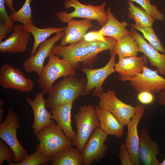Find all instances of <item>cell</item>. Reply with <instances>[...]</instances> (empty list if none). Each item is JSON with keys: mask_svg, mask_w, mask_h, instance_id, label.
<instances>
[{"mask_svg": "<svg viewBox=\"0 0 165 165\" xmlns=\"http://www.w3.org/2000/svg\"><path fill=\"white\" fill-rule=\"evenodd\" d=\"M50 161V157L45 156L36 150L21 162L17 163L11 162L8 164L9 165H43L47 164Z\"/></svg>", "mask_w": 165, "mask_h": 165, "instance_id": "f546056e", "label": "cell"}, {"mask_svg": "<svg viewBox=\"0 0 165 165\" xmlns=\"http://www.w3.org/2000/svg\"><path fill=\"white\" fill-rule=\"evenodd\" d=\"M112 50L118 55L119 59L137 56L140 52L137 42L130 34L125 35L116 41Z\"/></svg>", "mask_w": 165, "mask_h": 165, "instance_id": "d4e9b609", "label": "cell"}, {"mask_svg": "<svg viewBox=\"0 0 165 165\" xmlns=\"http://www.w3.org/2000/svg\"><path fill=\"white\" fill-rule=\"evenodd\" d=\"M48 58V61L37 80L44 94L48 93L57 79L61 77L75 76L76 73V68L63 58H60L52 53Z\"/></svg>", "mask_w": 165, "mask_h": 165, "instance_id": "8992f818", "label": "cell"}, {"mask_svg": "<svg viewBox=\"0 0 165 165\" xmlns=\"http://www.w3.org/2000/svg\"><path fill=\"white\" fill-rule=\"evenodd\" d=\"M25 31L28 33L32 34L34 37V42L32 48L30 57L34 56L37 51L39 45L44 42L51 35L57 33L64 31L66 27L59 28H39L34 24H22Z\"/></svg>", "mask_w": 165, "mask_h": 165, "instance_id": "cb8c5ba5", "label": "cell"}, {"mask_svg": "<svg viewBox=\"0 0 165 165\" xmlns=\"http://www.w3.org/2000/svg\"><path fill=\"white\" fill-rule=\"evenodd\" d=\"M159 165H165V159L161 163H160Z\"/></svg>", "mask_w": 165, "mask_h": 165, "instance_id": "60d3db41", "label": "cell"}, {"mask_svg": "<svg viewBox=\"0 0 165 165\" xmlns=\"http://www.w3.org/2000/svg\"><path fill=\"white\" fill-rule=\"evenodd\" d=\"M3 105H0V124L2 123V116L3 113L4 112Z\"/></svg>", "mask_w": 165, "mask_h": 165, "instance_id": "ab89813d", "label": "cell"}, {"mask_svg": "<svg viewBox=\"0 0 165 165\" xmlns=\"http://www.w3.org/2000/svg\"><path fill=\"white\" fill-rule=\"evenodd\" d=\"M111 56L107 64L104 67L97 69H92L86 67L81 69L86 74V84L82 96L88 95L93 91L92 95L94 97H98L103 93V83L108 77L116 72V54L112 50H110Z\"/></svg>", "mask_w": 165, "mask_h": 165, "instance_id": "ba28073f", "label": "cell"}, {"mask_svg": "<svg viewBox=\"0 0 165 165\" xmlns=\"http://www.w3.org/2000/svg\"><path fill=\"white\" fill-rule=\"evenodd\" d=\"M107 37L104 36L100 32L99 30L92 31L87 33L82 40L87 41H105Z\"/></svg>", "mask_w": 165, "mask_h": 165, "instance_id": "e575fe53", "label": "cell"}, {"mask_svg": "<svg viewBox=\"0 0 165 165\" xmlns=\"http://www.w3.org/2000/svg\"><path fill=\"white\" fill-rule=\"evenodd\" d=\"M99 105L102 108L110 112L123 126L134 116L136 106L127 104L116 96V91L108 90L100 95Z\"/></svg>", "mask_w": 165, "mask_h": 165, "instance_id": "30bf717a", "label": "cell"}, {"mask_svg": "<svg viewBox=\"0 0 165 165\" xmlns=\"http://www.w3.org/2000/svg\"><path fill=\"white\" fill-rule=\"evenodd\" d=\"M106 12L108 20L106 24L99 30L100 33L104 37H111L116 41L123 36L130 34V32L126 28L128 24L126 22L119 21L115 17L111 11V8L108 7Z\"/></svg>", "mask_w": 165, "mask_h": 165, "instance_id": "603a6c76", "label": "cell"}, {"mask_svg": "<svg viewBox=\"0 0 165 165\" xmlns=\"http://www.w3.org/2000/svg\"><path fill=\"white\" fill-rule=\"evenodd\" d=\"M130 31L138 44L140 52L147 57L151 65L157 68L160 75L165 76V53L153 48L133 28H131Z\"/></svg>", "mask_w": 165, "mask_h": 165, "instance_id": "e0dca14e", "label": "cell"}, {"mask_svg": "<svg viewBox=\"0 0 165 165\" xmlns=\"http://www.w3.org/2000/svg\"><path fill=\"white\" fill-rule=\"evenodd\" d=\"M32 1V0H25L24 4L20 10L9 15L11 20L13 22H19L22 24H34L31 7Z\"/></svg>", "mask_w": 165, "mask_h": 165, "instance_id": "f1b7e54d", "label": "cell"}, {"mask_svg": "<svg viewBox=\"0 0 165 165\" xmlns=\"http://www.w3.org/2000/svg\"><path fill=\"white\" fill-rule=\"evenodd\" d=\"M51 165H83L81 153L72 146L50 157Z\"/></svg>", "mask_w": 165, "mask_h": 165, "instance_id": "484cf974", "label": "cell"}, {"mask_svg": "<svg viewBox=\"0 0 165 165\" xmlns=\"http://www.w3.org/2000/svg\"><path fill=\"white\" fill-rule=\"evenodd\" d=\"M2 139H0V165L5 161L8 163L14 162L15 155L12 149Z\"/></svg>", "mask_w": 165, "mask_h": 165, "instance_id": "1f68e13d", "label": "cell"}, {"mask_svg": "<svg viewBox=\"0 0 165 165\" xmlns=\"http://www.w3.org/2000/svg\"><path fill=\"white\" fill-rule=\"evenodd\" d=\"M73 101H70L51 109L52 119L63 131L66 137L73 143L76 136V132L72 129L71 124V111Z\"/></svg>", "mask_w": 165, "mask_h": 165, "instance_id": "ffe728a7", "label": "cell"}, {"mask_svg": "<svg viewBox=\"0 0 165 165\" xmlns=\"http://www.w3.org/2000/svg\"><path fill=\"white\" fill-rule=\"evenodd\" d=\"M67 23L61 46L74 44L82 40L88 30L93 26L90 20L87 19L80 20L72 19Z\"/></svg>", "mask_w": 165, "mask_h": 165, "instance_id": "d6986e66", "label": "cell"}, {"mask_svg": "<svg viewBox=\"0 0 165 165\" xmlns=\"http://www.w3.org/2000/svg\"><path fill=\"white\" fill-rule=\"evenodd\" d=\"M139 4L142 8L155 20L163 21L165 20L164 15L158 9L156 5L151 4L150 0H130Z\"/></svg>", "mask_w": 165, "mask_h": 165, "instance_id": "4dcf8cb0", "label": "cell"}, {"mask_svg": "<svg viewBox=\"0 0 165 165\" xmlns=\"http://www.w3.org/2000/svg\"><path fill=\"white\" fill-rule=\"evenodd\" d=\"M116 40L107 37L105 41H87L83 40L73 44L62 46L54 45L51 53L60 56L72 66L77 68L81 63L89 66L94 62L98 54L104 51L113 49Z\"/></svg>", "mask_w": 165, "mask_h": 165, "instance_id": "6da1fadb", "label": "cell"}, {"mask_svg": "<svg viewBox=\"0 0 165 165\" xmlns=\"http://www.w3.org/2000/svg\"><path fill=\"white\" fill-rule=\"evenodd\" d=\"M87 83L86 79L75 76L63 77L48 92L45 100L47 109L70 102H74L82 96Z\"/></svg>", "mask_w": 165, "mask_h": 165, "instance_id": "7a4b0ae2", "label": "cell"}, {"mask_svg": "<svg viewBox=\"0 0 165 165\" xmlns=\"http://www.w3.org/2000/svg\"><path fill=\"white\" fill-rule=\"evenodd\" d=\"M44 94L42 91L36 94L34 99L26 97L28 104L33 112L34 119L31 127L35 134L50 124L53 120L51 111H47L46 105Z\"/></svg>", "mask_w": 165, "mask_h": 165, "instance_id": "9a60e30c", "label": "cell"}, {"mask_svg": "<svg viewBox=\"0 0 165 165\" xmlns=\"http://www.w3.org/2000/svg\"><path fill=\"white\" fill-rule=\"evenodd\" d=\"M118 155L120 161L121 165H134L131 154L124 143H122L120 144Z\"/></svg>", "mask_w": 165, "mask_h": 165, "instance_id": "d6a6232c", "label": "cell"}, {"mask_svg": "<svg viewBox=\"0 0 165 165\" xmlns=\"http://www.w3.org/2000/svg\"><path fill=\"white\" fill-rule=\"evenodd\" d=\"M129 6L128 17L134 20L135 24L143 27L152 26L155 20L148 14L142 8L136 6L130 0H127Z\"/></svg>", "mask_w": 165, "mask_h": 165, "instance_id": "4316f807", "label": "cell"}, {"mask_svg": "<svg viewBox=\"0 0 165 165\" xmlns=\"http://www.w3.org/2000/svg\"><path fill=\"white\" fill-rule=\"evenodd\" d=\"M158 94V103L165 106V88Z\"/></svg>", "mask_w": 165, "mask_h": 165, "instance_id": "74e56055", "label": "cell"}, {"mask_svg": "<svg viewBox=\"0 0 165 165\" xmlns=\"http://www.w3.org/2000/svg\"><path fill=\"white\" fill-rule=\"evenodd\" d=\"M64 34V31L57 33L41 43L35 55L29 57L23 62V66L25 71L28 73L34 72L39 76L44 67L45 60L51 53L55 43L62 38Z\"/></svg>", "mask_w": 165, "mask_h": 165, "instance_id": "4fadbf2b", "label": "cell"}, {"mask_svg": "<svg viewBox=\"0 0 165 165\" xmlns=\"http://www.w3.org/2000/svg\"><path fill=\"white\" fill-rule=\"evenodd\" d=\"M30 36V33L25 31L22 24L14 25L11 35L5 40L0 42V52H24L27 49Z\"/></svg>", "mask_w": 165, "mask_h": 165, "instance_id": "2e32d148", "label": "cell"}, {"mask_svg": "<svg viewBox=\"0 0 165 165\" xmlns=\"http://www.w3.org/2000/svg\"><path fill=\"white\" fill-rule=\"evenodd\" d=\"M108 135L99 127L94 130L81 153L83 165H90L104 157L108 148L105 142Z\"/></svg>", "mask_w": 165, "mask_h": 165, "instance_id": "7c38bea8", "label": "cell"}, {"mask_svg": "<svg viewBox=\"0 0 165 165\" xmlns=\"http://www.w3.org/2000/svg\"><path fill=\"white\" fill-rule=\"evenodd\" d=\"M34 82L25 77L19 69L6 63L0 68V85L4 88L10 89L23 93L32 90Z\"/></svg>", "mask_w": 165, "mask_h": 165, "instance_id": "8fae6325", "label": "cell"}, {"mask_svg": "<svg viewBox=\"0 0 165 165\" xmlns=\"http://www.w3.org/2000/svg\"><path fill=\"white\" fill-rule=\"evenodd\" d=\"M13 27L6 26L3 23L0 22V42L7 35L13 30Z\"/></svg>", "mask_w": 165, "mask_h": 165, "instance_id": "8d00e7d4", "label": "cell"}, {"mask_svg": "<svg viewBox=\"0 0 165 165\" xmlns=\"http://www.w3.org/2000/svg\"><path fill=\"white\" fill-rule=\"evenodd\" d=\"M134 116L128 122L127 135L124 142L130 152L134 165H140L139 157L140 137L138 127L139 122L144 115L145 108L142 104L137 105Z\"/></svg>", "mask_w": 165, "mask_h": 165, "instance_id": "5bb4252c", "label": "cell"}, {"mask_svg": "<svg viewBox=\"0 0 165 165\" xmlns=\"http://www.w3.org/2000/svg\"><path fill=\"white\" fill-rule=\"evenodd\" d=\"M64 5L65 8L73 7L74 10L70 13L61 11L54 13L62 23H67L74 18L79 17L95 20L103 27L107 21L108 15L105 9L106 5L105 2L98 6H94L90 4H83L77 0H65Z\"/></svg>", "mask_w": 165, "mask_h": 165, "instance_id": "277c9868", "label": "cell"}, {"mask_svg": "<svg viewBox=\"0 0 165 165\" xmlns=\"http://www.w3.org/2000/svg\"><path fill=\"white\" fill-rule=\"evenodd\" d=\"M137 98L141 103L144 105L152 103L155 99L153 94L147 91H143L138 93Z\"/></svg>", "mask_w": 165, "mask_h": 165, "instance_id": "d590c367", "label": "cell"}, {"mask_svg": "<svg viewBox=\"0 0 165 165\" xmlns=\"http://www.w3.org/2000/svg\"><path fill=\"white\" fill-rule=\"evenodd\" d=\"M20 127L17 113L12 108H9L4 121L0 124V138L13 150L15 155L14 162L16 163L22 162L28 155L17 138L16 131Z\"/></svg>", "mask_w": 165, "mask_h": 165, "instance_id": "52a82bcc", "label": "cell"}, {"mask_svg": "<svg viewBox=\"0 0 165 165\" xmlns=\"http://www.w3.org/2000/svg\"><path fill=\"white\" fill-rule=\"evenodd\" d=\"M159 74L157 69L153 70L145 66L141 74L131 77H120L118 79L123 82L129 81L130 86L138 93L147 91L159 94L165 88V79Z\"/></svg>", "mask_w": 165, "mask_h": 165, "instance_id": "9c48e42d", "label": "cell"}, {"mask_svg": "<svg viewBox=\"0 0 165 165\" xmlns=\"http://www.w3.org/2000/svg\"><path fill=\"white\" fill-rule=\"evenodd\" d=\"M74 116L76 127L75 138L72 143L80 153L91 135L100 127V122L95 107L90 104L81 106Z\"/></svg>", "mask_w": 165, "mask_h": 165, "instance_id": "5b68a950", "label": "cell"}, {"mask_svg": "<svg viewBox=\"0 0 165 165\" xmlns=\"http://www.w3.org/2000/svg\"><path fill=\"white\" fill-rule=\"evenodd\" d=\"M130 26L141 32L145 38L148 41L149 44L155 49L162 53H165V47L155 34L152 26L143 27L135 24H131Z\"/></svg>", "mask_w": 165, "mask_h": 165, "instance_id": "83f0119b", "label": "cell"}, {"mask_svg": "<svg viewBox=\"0 0 165 165\" xmlns=\"http://www.w3.org/2000/svg\"><path fill=\"white\" fill-rule=\"evenodd\" d=\"M139 157L143 165H159L157 158L159 154L157 143L152 140L147 129L144 128L140 134Z\"/></svg>", "mask_w": 165, "mask_h": 165, "instance_id": "ac0fdd59", "label": "cell"}, {"mask_svg": "<svg viewBox=\"0 0 165 165\" xmlns=\"http://www.w3.org/2000/svg\"><path fill=\"white\" fill-rule=\"evenodd\" d=\"M5 0H0V20L5 24L10 27L14 26L12 21L6 11L5 5Z\"/></svg>", "mask_w": 165, "mask_h": 165, "instance_id": "836d02e7", "label": "cell"}, {"mask_svg": "<svg viewBox=\"0 0 165 165\" xmlns=\"http://www.w3.org/2000/svg\"><path fill=\"white\" fill-rule=\"evenodd\" d=\"M35 135L39 141L36 149L47 157H50L73 145L62 129L53 120Z\"/></svg>", "mask_w": 165, "mask_h": 165, "instance_id": "3957f363", "label": "cell"}, {"mask_svg": "<svg viewBox=\"0 0 165 165\" xmlns=\"http://www.w3.org/2000/svg\"><path fill=\"white\" fill-rule=\"evenodd\" d=\"M148 60L144 55L132 56L119 59L115 66V72L120 77H131L142 73Z\"/></svg>", "mask_w": 165, "mask_h": 165, "instance_id": "44dd1931", "label": "cell"}, {"mask_svg": "<svg viewBox=\"0 0 165 165\" xmlns=\"http://www.w3.org/2000/svg\"><path fill=\"white\" fill-rule=\"evenodd\" d=\"M95 108L100 122L99 128L108 135L115 136L117 139L121 138L124 132V126L109 111L99 105Z\"/></svg>", "mask_w": 165, "mask_h": 165, "instance_id": "7402d4cb", "label": "cell"}, {"mask_svg": "<svg viewBox=\"0 0 165 165\" xmlns=\"http://www.w3.org/2000/svg\"><path fill=\"white\" fill-rule=\"evenodd\" d=\"M7 6L11 10L12 13L15 12L14 7L13 0H5Z\"/></svg>", "mask_w": 165, "mask_h": 165, "instance_id": "f35d334b", "label": "cell"}]
</instances>
